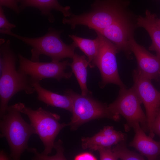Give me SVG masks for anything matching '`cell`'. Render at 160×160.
I'll list each match as a JSON object with an SVG mask.
<instances>
[{"mask_svg": "<svg viewBox=\"0 0 160 160\" xmlns=\"http://www.w3.org/2000/svg\"><path fill=\"white\" fill-rule=\"evenodd\" d=\"M117 131L114 129L112 126H105L99 132L102 135L105 136H110L116 133Z\"/></svg>", "mask_w": 160, "mask_h": 160, "instance_id": "cell-26", "label": "cell"}, {"mask_svg": "<svg viewBox=\"0 0 160 160\" xmlns=\"http://www.w3.org/2000/svg\"><path fill=\"white\" fill-rule=\"evenodd\" d=\"M127 135L120 131H117L110 136H105L99 132L91 137L81 138V146L84 149L89 148L93 151H97L99 149L105 147H111L120 142L126 140Z\"/></svg>", "mask_w": 160, "mask_h": 160, "instance_id": "cell-17", "label": "cell"}, {"mask_svg": "<svg viewBox=\"0 0 160 160\" xmlns=\"http://www.w3.org/2000/svg\"><path fill=\"white\" fill-rule=\"evenodd\" d=\"M15 25L10 23L6 17L2 7L0 6V29L11 30L16 28Z\"/></svg>", "mask_w": 160, "mask_h": 160, "instance_id": "cell-22", "label": "cell"}, {"mask_svg": "<svg viewBox=\"0 0 160 160\" xmlns=\"http://www.w3.org/2000/svg\"><path fill=\"white\" fill-rule=\"evenodd\" d=\"M157 17L156 14L146 9L144 17L137 16L136 24L137 27L143 28L147 32L151 40L148 49L155 51L160 59V28L156 23Z\"/></svg>", "mask_w": 160, "mask_h": 160, "instance_id": "cell-15", "label": "cell"}, {"mask_svg": "<svg viewBox=\"0 0 160 160\" xmlns=\"http://www.w3.org/2000/svg\"><path fill=\"white\" fill-rule=\"evenodd\" d=\"M128 0H95L89 12L80 15L72 14L62 22L74 29L79 25L87 27L95 31L102 30L119 20L130 12Z\"/></svg>", "mask_w": 160, "mask_h": 160, "instance_id": "cell-2", "label": "cell"}, {"mask_svg": "<svg viewBox=\"0 0 160 160\" xmlns=\"http://www.w3.org/2000/svg\"><path fill=\"white\" fill-rule=\"evenodd\" d=\"M0 49L1 75L0 78V117L6 112L8 104L16 93L22 91L28 94L35 90L30 77L16 70L17 57L11 47L10 41H1Z\"/></svg>", "mask_w": 160, "mask_h": 160, "instance_id": "cell-1", "label": "cell"}, {"mask_svg": "<svg viewBox=\"0 0 160 160\" xmlns=\"http://www.w3.org/2000/svg\"><path fill=\"white\" fill-rule=\"evenodd\" d=\"M156 22L157 25L160 28V18H158L157 17L156 19Z\"/></svg>", "mask_w": 160, "mask_h": 160, "instance_id": "cell-28", "label": "cell"}, {"mask_svg": "<svg viewBox=\"0 0 160 160\" xmlns=\"http://www.w3.org/2000/svg\"><path fill=\"white\" fill-rule=\"evenodd\" d=\"M134 85L136 93L145 106L148 127L149 136L153 138L155 134L152 127L160 108V92L152 84L150 80L141 75L137 70L133 72Z\"/></svg>", "mask_w": 160, "mask_h": 160, "instance_id": "cell-10", "label": "cell"}, {"mask_svg": "<svg viewBox=\"0 0 160 160\" xmlns=\"http://www.w3.org/2000/svg\"><path fill=\"white\" fill-rule=\"evenodd\" d=\"M134 36L129 41L130 49L135 55L137 62L138 71L147 79H157L160 76V59L138 44Z\"/></svg>", "mask_w": 160, "mask_h": 160, "instance_id": "cell-12", "label": "cell"}, {"mask_svg": "<svg viewBox=\"0 0 160 160\" xmlns=\"http://www.w3.org/2000/svg\"><path fill=\"white\" fill-rule=\"evenodd\" d=\"M20 4V10L28 7L39 9L41 14L48 17L49 21L53 23L54 18L51 11L54 9L61 12L65 17H70L72 14L69 6L63 7L57 0H18Z\"/></svg>", "mask_w": 160, "mask_h": 160, "instance_id": "cell-14", "label": "cell"}, {"mask_svg": "<svg viewBox=\"0 0 160 160\" xmlns=\"http://www.w3.org/2000/svg\"><path fill=\"white\" fill-rule=\"evenodd\" d=\"M18 0H0V5L8 8L14 11L16 14L20 13V9L18 5Z\"/></svg>", "mask_w": 160, "mask_h": 160, "instance_id": "cell-23", "label": "cell"}, {"mask_svg": "<svg viewBox=\"0 0 160 160\" xmlns=\"http://www.w3.org/2000/svg\"><path fill=\"white\" fill-rule=\"evenodd\" d=\"M20 112L28 116L31 124L34 128L44 147V151L39 153L35 148H30L29 151L35 154L33 160H45L50 154L55 146L56 137L64 127L69 124L60 123L58 115L46 111L41 107L33 110L26 107L22 103H17Z\"/></svg>", "mask_w": 160, "mask_h": 160, "instance_id": "cell-3", "label": "cell"}, {"mask_svg": "<svg viewBox=\"0 0 160 160\" xmlns=\"http://www.w3.org/2000/svg\"><path fill=\"white\" fill-rule=\"evenodd\" d=\"M100 154V160H117L119 158L111 147L103 148L97 150Z\"/></svg>", "mask_w": 160, "mask_h": 160, "instance_id": "cell-21", "label": "cell"}, {"mask_svg": "<svg viewBox=\"0 0 160 160\" xmlns=\"http://www.w3.org/2000/svg\"><path fill=\"white\" fill-rule=\"evenodd\" d=\"M126 140L123 141L116 145L112 149L119 159L122 160H143V156L135 152L131 151L127 148Z\"/></svg>", "mask_w": 160, "mask_h": 160, "instance_id": "cell-20", "label": "cell"}, {"mask_svg": "<svg viewBox=\"0 0 160 160\" xmlns=\"http://www.w3.org/2000/svg\"><path fill=\"white\" fill-rule=\"evenodd\" d=\"M18 57V70L29 76L33 84L45 79L53 78L60 81L63 78L69 79L72 75V72H65L70 64L68 60L59 62H34L20 54Z\"/></svg>", "mask_w": 160, "mask_h": 160, "instance_id": "cell-8", "label": "cell"}, {"mask_svg": "<svg viewBox=\"0 0 160 160\" xmlns=\"http://www.w3.org/2000/svg\"><path fill=\"white\" fill-rule=\"evenodd\" d=\"M17 103L9 106L5 113L0 118L1 137H5L10 150V156L14 160L20 159L23 152L28 148L30 136L36 134L31 124L22 116Z\"/></svg>", "mask_w": 160, "mask_h": 160, "instance_id": "cell-5", "label": "cell"}, {"mask_svg": "<svg viewBox=\"0 0 160 160\" xmlns=\"http://www.w3.org/2000/svg\"><path fill=\"white\" fill-rule=\"evenodd\" d=\"M152 130L154 134H156L160 138V108L153 122Z\"/></svg>", "mask_w": 160, "mask_h": 160, "instance_id": "cell-24", "label": "cell"}, {"mask_svg": "<svg viewBox=\"0 0 160 160\" xmlns=\"http://www.w3.org/2000/svg\"><path fill=\"white\" fill-rule=\"evenodd\" d=\"M136 18L130 12L98 32L114 44L119 51L129 58L132 53L129 45L130 38L134 36Z\"/></svg>", "mask_w": 160, "mask_h": 160, "instance_id": "cell-11", "label": "cell"}, {"mask_svg": "<svg viewBox=\"0 0 160 160\" xmlns=\"http://www.w3.org/2000/svg\"><path fill=\"white\" fill-rule=\"evenodd\" d=\"M37 99L47 105L63 108L72 112V103L71 98L67 95H60L43 88L39 82L33 84Z\"/></svg>", "mask_w": 160, "mask_h": 160, "instance_id": "cell-16", "label": "cell"}, {"mask_svg": "<svg viewBox=\"0 0 160 160\" xmlns=\"http://www.w3.org/2000/svg\"><path fill=\"white\" fill-rule=\"evenodd\" d=\"M62 32L61 31L50 27L44 36L33 38L19 35L11 30L1 31V33L12 36L31 47V60L39 61L40 55H43L50 57L52 61L55 62L60 61L66 58L72 59L77 47L73 42L69 45L65 44L60 37Z\"/></svg>", "mask_w": 160, "mask_h": 160, "instance_id": "cell-4", "label": "cell"}, {"mask_svg": "<svg viewBox=\"0 0 160 160\" xmlns=\"http://www.w3.org/2000/svg\"><path fill=\"white\" fill-rule=\"evenodd\" d=\"M70 64L79 83L81 91V95L86 96L89 91L87 86V67L89 66L88 60L84 55H80L75 53Z\"/></svg>", "mask_w": 160, "mask_h": 160, "instance_id": "cell-19", "label": "cell"}, {"mask_svg": "<svg viewBox=\"0 0 160 160\" xmlns=\"http://www.w3.org/2000/svg\"><path fill=\"white\" fill-rule=\"evenodd\" d=\"M72 103V116L69 126L71 130L76 129L81 125L91 120L107 118L115 121L119 120V115L111 112L108 105L94 99L88 95L84 96L71 89L65 91Z\"/></svg>", "mask_w": 160, "mask_h": 160, "instance_id": "cell-6", "label": "cell"}, {"mask_svg": "<svg viewBox=\"0 0 160 160\" xmlns=\"http://www.w3.org/2000/svg\"><path fill=\"white\" fill-rule=\"evenodd\" d=\"M100 42L95 66L101 75V85L103 87L108 83H113L120 88L125 87L119 76L116 60L119 49L113 42L98 32H96Z\"/></svg>", "mask_w": 160, "mask_h": 160, "instance_id": "cell-9", "label": "cell"}, {"mask_svg": "<svg viewBox=\"0 0 160 160\" xmlns=\"http://www.w3.org/2000/svg\"><path fill=\"white\" fill-rule=\"evenodd\" d=\"M69 36L78 47L87 56L89 66L91 68L95 66V61L100 47V42L98 36L91 39L81 38L74 35Z\"/></svg>", "mask_w": 160, "mask_h": 160, "instance_id": "cell-18", "label": "cell"}, {"mask_svg": "<svg viewBox=\"0 0 160 160\" xmlns=\"http://www.w3.org/2000/svg\"><path fill=\"white\" fill-rule=\"evenodd\" d=\"M9 157L4 152L1 151L0 152V158L1 160H9Z\"/></svg>", "mask_w": 160, "mask_h": 160, "instance_id": "cell-27", "label": "cell"}, {"mask_svg": "<svg viewBox=\"0 0 160 160\" xmlns=\"http://www.w3.org/2000/svg\"><path fill=\"white\" fill-rule=\"evenodd\" d=\"M133 129L135 135L129 146L135 148L148 160H156L160 157V140L156 141L149 136H147L139 124Z\"/></svg>", "mask_w": 160, "mask_h": 160, "instance_id": "cell-13", "label": "cell"}, {"mask_svg": "<svg viewBox=\"0 0 160 160\" xmlns=\"http://www.w3.org/2000/svg\"><path fill=\"white\" fill-rule=\"evenodd\" d=\"M97 158L92 154L89 152H85L80 153L76 156L75 160H96Z\"/></svg>", "mask_w": 160, "mask_h": 160, "instance_id": "cell-25", "label": "cell"}, {"mask_svg": "<svg viewBox=\"0 0 160 160\" xmlns=\"http://www.w3.org/2000/svg\"><path fill=\"white\" fill-rule=\"evenodd\" d=\"M142 103L133 86L128 89L120 88L118 97L108 105V108L113 114L121 115L125 119L127 123L124 127L126 132L139 124L146 132H149V129L146 115L141 107Z\"/></svg>", "mask_w": 160, "mask_h": 160, "instance_id": "cell-7", "label": "cell"}]
</instances>
